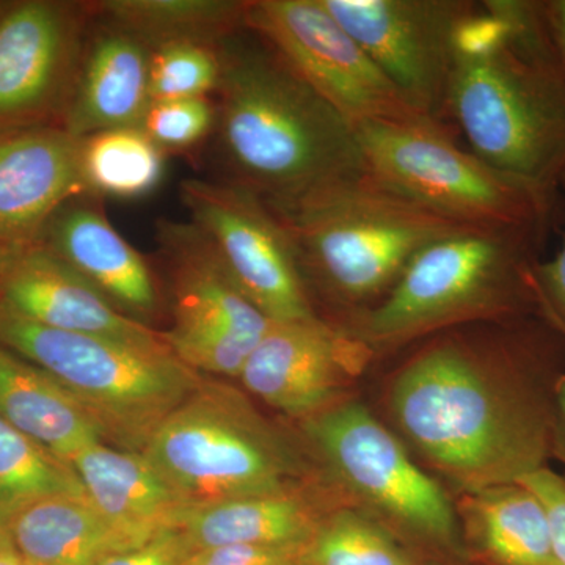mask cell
Listing matches in <instances>:
<instances>
[{"mask_svg": "<svg viewBox=\"0 0 565 565\" xmlns=\"http://www.w3.org/2000/svg\"><path fill=\"white\" fill-rule=\"evenodd\" d=\"M565 338L537 316L509 319L481 341L445 337L394 381V418L465 492L548 467Z\"/></svg>", "mask_w": 565, "mask_h": 565, "instance_id": "1", "label": "cell"}, {"mask_svg": "<svg viewBox=\"0 0 565 565\" xmlns=\"http://www.w3.org/2000/svg\"><path fill=\"white\" fill-rule=\"evenodd\" d=\"M446 120L471 152L559 191L565 177V65L542 0L473 2L457 25Z\"/></svg>", "mask_w": 565, "mask_h": 565, "instance_id": "2", "label": "cell"}, {"mask_svg": "<svg viewBox=\"0 0 565 565\" xmlns=\"http://www.w3.org/2000/svg\"><path fill=\"white\" fill-rule=\"evenodd\" d=\"M218 54L214 136L225 181L281 203L364 169L355 128L262 36L243 29Z\"/></svg>", "mask_w": 565, "mask_h": 565, "instance_id": "3", "label": "cell"}, {"mask_svg": "<svg viewBox=\"0 0 565 565\" xmlns=\"http://www.w3.org/2000/svg\"><path fill=\"white\" fill-rule=\"evenodd\" d=\"M266 204L291 241L308 292L316 285L345 305L377 303L427 245L478 228L414 202L366 167Z\"/></svg>", "mask_w": 565, "mask_h": 565, "instance_id": "4", "label": "cell"}, {"mask_svg": "<svg viewBox=\"0 0 565 565\" xmlns=\"http://www.w3.org/2000/svg\"><path fill=\"white\" fill-rule=\"evenodd\" d=\"M548 233L478 228L427 245L384 299L343 327L371 351L471 319L539 316L535 267Z\"/></svg>", "mask_w": 565, "mask_h": 565, "instance_id": "5", "label": "cell"}, {"mask_svg": "<svg viewBox=\"0 0 565 565\" xmlns=\"http://www.w3.org/2000/svg\"><path fill=\"white\" fill-rule=\"evenodd\" d=\"M0 344L54 377L98 422L118 448L143 451L202 375L170 349L61 332L0 303Z\"/></svg>", "mask_w": 565, "mask_h": 565, "instance_id": "6", "label": "cell"}, {"mask_svg": "<svg viewBox=\"0 0 565 565\" xmlns=\"http://www.w3.org/2000/svg\"><path fill=\"white\" fill-rule=\"evenodd\" d=\"M364 167L394 191L452 221L550 233L557 191L501 172L434 121L356 126Z\"/></svg>", "mask_w": 565, "mask_h": 565, "instance_id": "7", "label": "cell"}, {"mask_svg": "<svg viewBox=\"0 0 565 565\" xmlns=\"http://www.w3.org/2000/svg\"><path fill=\"white\" fill-rule=\"evenodd\" d=\"M141 452L185 505L294 489L300 473L291 446L239 393L204 382Z\"/></svg>", "mask_w": 565, "mask_h": 565, "instance_id": "8", "label": "cell"}, {"mask_svg": "<svg viewBox=\"0 0 565 565\" xmlns=\"http://www.w3.org/2000/svg\"><path fill=\"white\" fill-rule=\"evenodd\" d=\"M156 241L172 288V326L163 330V341L195 373L239 377L273 321L245 296L191 221L161 218Z\"/></svg>", "mask_w": 565, "mask_h": 565, "instance_id": "9", "label": "cell"}, {"mask_svg": "<svg viewBox=\"0 0 565 565\" xmlns=\"http://www.w3.org/2000/svg\"><path fill=\"white\" fill-rule=\"evenodd\" d=\"M330 470L363 503L412 533L459 548V522L445 490L362 404H333L305 419Z\"/></svg>", "mask_w": 565, "mask_h": 565, "instance_id": "10", "label": "cell"}, {"mask_svg": "<svg viewBox=\"0 0 565 565\" xmlns=\"http://www.w3.org/2000/svg\"><path fill=\"white\" fill-rule=\"evenodd\" d=\"M245 29L280 52L353 128L364 122L430 121L408 106L321 0H248Z\"/></svg>", "mask_w": 565, "mask_h": 565, "instance_id": "11", "label": "cell"}, {"mask_svg": "<svg viewBox=\"0 0 565 565\" xmlns=\"http://www.w3.org/2000/svg\"><path fill=\"white\" fill-rule=\"evenodd\" d=\"M180 193L189 221L270 321L319 318L291 241L262 196L230 181L202 178L182 181Z\"/></svg>", "mask_w": 565, "mask_h": 565, "instance_id": "12", "label": "cell"}, {"mask_svg": "<svg viewBox=\"0 0 565 565\" xmlns=\"http://www.w3.org/2000/svg\"><path fill=\"white\" fill-rule=\"evenodd\" d=\"M93 20L92 0L0 2V134L62 128Z\"/></svg>", "mask_w": 565, "mask_h": 565, "instance_id": "13", "label": "cell"}, {"mask_svg": "<svg viewBox=\"0 0 565 565\" xmlns=\"http://www.w3.org/2000/svg\"><path fill=\"white\" fill-rule=\"evenodd\" d=\"M412 109L446 120L457 25L470 0H321Z\"/></svg>", "mask_w": 565, "mask_h": 565, "instance_id": "14", "label": "cell"}, {"mask_svg": "<svg viewBox=\"0 0 565 565\" xmlns=\"http://www.w3.org/2000/svg\"><path fill=\"white\" fill-rule=\"evenodd\" d=\"M371 352L343 327L322 318L273 322L237 379L275 411L307 419L332 407Z\"/></svg>", "mask_w": 565, "mask_h": 565, "instance_id": "15", "label": "cell"}, {"mask_svg": "<svg viewBox=\"0 0 565 565\" xmlns=\"http://www.w3.org/2000/svg\"><path fill=\"white\" fill-rule=\"evenodd\" d=\"M0 303L61 332L169 349L162 332L129 318L95 286L43 245L9 250L0 275Z\"/></svg>", "mask_w": 565, "mask_h": 565, "instance_id": "16", "label": "cell"}, {"mask_svg": "<svg viewBox=\"0 0 565 565\" xmlns=\"http://www.w3.org/2000/svg\"><path fill=\"white\" fill-rule=\"evenodd\" d=\"M85 192L81 137L61 126L0 134V245L39 243L55 212Z\"/></svg>", "mask_w": 565, "mask_h": 565, "instance_id": "17", "label": "cell"}, {"mask_svg": "<svg viewBox=\"0 0 565 565\" xmlns=\"http://www.w3.org/2000/svg\"><path fill=\"white\" fill-rule=\"evenodd\" d=\"M76 270L118 310L150 326L161 308L148 259L109 221L103 199L81 193L63 204L39 243Z\"/></svg>", "mask_w": 565, "mask_h": 565, "instance_id": "18", "label": "cell"}, {"mask_svg": "<svg viewBox=\"0 0 565 565\" xmlns=\"http://www.w3.org/2000/svg\"><path fill=\"white\" fill-rule=\"evenodd\" d=\"M150 61L141 41L95 17L62 128L76 137L140 128L151 104Z\"/></svg>", "mask_w": 565, "mask_h": 565, "instance_id": "19", "label": "cell"}, {"mask_svg": "<svg viewBox=\"0 0 565 565\" xmlns=\"http://www.w3.org/2000/svg\"><path fill=\"white\" fill-rule=\"evenodd\" d=\"M88 503L128 544L174 527L185 504L141 451L99 441L70 460Z\"/></svg>", "mask_w": 565, "mask_h": 565, "instance_id": "20", "label": "cell"}, {"mask_svg": "<svg viewBox=\"0 0 565 565\" xmlns=\"http://www.w3.org/2000/svg\"><path fill=\"white\" fill-rule=\"evenodd\" d=\"M0 418L66 463L107 440L98 422L54 377L2 344Z\"/></svg>", "mask_w": 565, "mask_h": 565, "instance_id": "21", "label": "cell"}, {"mask_svg": "<svg viewBox=\"0 0 565 565\" xmlns=\"http://www.w3.org/2000/svg\"><path fill=\"white\" fill-rule=\"evenodd\" d=\"M323 515L299 490L185 505L174 527L195 552L217 546H303Z\"/></svg>", "mask_w": 565, "mask_h": 565, "instance_id": "22", "label": "cell"}, {"mask_svg": "<svg viewBox=\"0 0 565 565\" xmlns=\"http://www.w3.org/2000/svg\"><path fill=\"white\" fill-rule=\"evenodd\" d=\"M134 546L115 533L85 494H54L25 508L9 530V550L31 565H98Z\"/></svg>", "mask_w": 565, "mask_h": 565, "instance_id": "23", "label": "cell"}, {"mask_svg": "<svg viewBox=\"0 0 565 565\" xmlns=\"http://www.w3.org/2000/svg\"><path fill=\"white\" fill-rule=\"evenodd\" d=\"M462 514L490 565H561L544 504L522 482L465 493Z\"/></svg>", "mask_w": 565, "mask_h": 565, "instance_id": "24", "label": "cell"}, {"mask_svg": "<svg viewBox=\"0 0 565 565\" xmlns=\"http://www.w3.org/2000/svg\"><path fill=\"white\" fill-rule=\"evenodd\" d=\"M248 0H92L98 20L131 33L150 51L170 44L218 46L245 29Z\"/></svg>", "mask_w": 565, "mask_h": 565, "instance_id": "25", "label": "cell"}, {"mask_svg": "<svg viewBox=\"0 0 565 565\" xmlns=\"http://www.w3.org/2000/svg\"><path fill=\"white\" fill-rule=\"evenodd\" d=\"M166 159L141 128H118L81 137L85 192L99 199L137 200L161 185Z\"/></svg>", "mask_w": 565, "mask_h": 565, "instance_id": "26", "label": "cell"}, {"mask_svg": "<svg viewBox=\"0 0 565 565\" xmlns=\"http://www.w3.org/2000/svg\"><path fill=\"white\" fill-rule=\"evenodd\" d=\"M84 494L70 463L0 418V550H9V530L20 512L54 494Z\"/></svg>", "mask_w": 565, "mask_h": 565, "instance_id": "27", "label": "cell"}, {"mask_svg": "<svg viewBox=\"0 0 565 565\" xmlns=\"http://www.w3.org/2000/svg\"><path fill=\"white\" fill-rule=\"evenodd\" d=\"M299 565H418L370 516L341 509L323 515L300 552Z\"/></svg>", "mask_w": 565, "mask_h": 565, "instance_id": "28", "label": "cell"}, {"mask_svg": "<svg viewBox=\"0 0 565 565\" xmlns=\"http://www.w3.org/2000/svg\"><path fill=\"white\" fill-rule=\"evenodd\" d=\"M221 73L218 46L182 43L159 47L151 51V103L215 95Z\"/></svg>", "mask_w": 565, "mask_h": 565, "instance_id": "29", "label": "cell"}, {"mask_svg": "<svg viewBox=\"0 0 565 565\" xmlns=\"http://www.w3.org/2000/svg\"><path fill=\"white\" fill-rule=\"evenodd\" d=\"M140 128L163 154H184L214 136L217 106L211 96L151 103Z\"/></svg>", "mask_w": 565, "mask_h": 565, "instance_id": "30", "label": "cell"}, {"mask_svg": "<svg viewBox=\"0 0 565 565\" xmlns=\"http://www.w3.org/2000/svg\"><path fill=\"white\" fill-rule=\"evenodd\" d=\"M195 553L178 527L152 535L143 544L110 553L98 565H188Z\"/></svg>", "mask_w": 565, "mask_h": 565, "instance_id": "31", "label": "cell"}, {"mask_svg": "<svg viewBox=\"0 0 565 565\" xmlns=\"http://www.w3.org/2000/svg\"><path fill=\"white\" fill-rule=\"evenodd\" d=\"M561 188L565 189V177ZM534 277L539 316L565 338V237L552 259H542L537 264Z\"/></svg>", "mask_w": 565, "mask_h": 565, "instance_id": "32", "label": "cell"}, {"mask_svg": "<svg viewBox=\"0 0 565 565\" xmlns=\"http://www.w3.org/2000/svg\"><path fill=\"white\" fill-rule=\"evenodd\" d=\"M303 546L233 545L199 550L188 565H299Z\"/></svg>", "mask_w": 565, "mask_h": 565, "instance_id": "33", "label": "cell"}, {"mask_svg": "<svg viewBox=\"0 0 565 565\" xmlns=\"http://www.w3.org/2000/svg\"><path fill=\"white\" fill-rule=\"evenodd\" d=\"M516 482L533 490L544 504L557 559L565 565V473H556L552 468L544 467Z\"/></svg>", "mask_w": 565, "mask_h": 565, "instance_id": "34", "label": "cell"}, {"mask_svg": "<svg viewBox=\"0 0 565 565\" xmlns=\"http://www.w3.org/2000/svg\"><path fill=\"white\" fill-rule=\"evenodd\" d=\"M552 459L565 465V375L556 390L553 412Z\"/></svg>", "mask_w": 565, "mask_h": 565, "instance_id": "35", "label": "cell"}, {"mask_svg": "<svg viewBox=\"0 0 565 565\" xmlns=\"http://www.w3.org/2000/svg\"><path fill=\"white\" fill-rule=\"evenodd\" d=\"M542 9L565 65V0H542Z\"/></svg>", "mask_w": 565, "mask_h": 565, "instance_id": "36", "label": "cell"}, {"mask_svg": "<svg viewBox=\"0 0 565 565\" xmlns=\"http://www.w3.org/2000/svg\"><path fill=\"white\" fill-rule=\"evenodd\" d=\"M0 565H31L25 563L24 559H21L17 553L6 552V550H0Z\"/></svg>", "mask_w": 565, "mask_h": 565, "instance_id": "37", "label": "cell"}, {"mask_svg": "<svg viewBox=\"0 0 565 565\" xmlns=\"http://www.w3.org/2000/svg\"><path fill=\"white\" fill-rule=\"evenodd\" d=\"M7 255H9V250L0 245V275H2L3 266H6Z\"/></svg>", "mask_w": 565, "mask_h": 565, "instance_id": "38", "label": "cell"}]
</instances>
